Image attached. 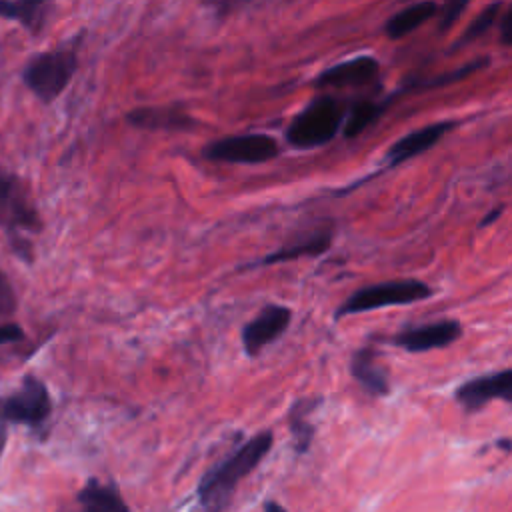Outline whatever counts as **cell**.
<instances>
[{
  "mask_svg": "<svg viewBox=\"0 0 512 512\" xmlns=\"http://www.w3.org/2000/svg\"><path fill=\"white\" fill-rule=\"evenodd\" d=\"M272 440V432H260L252 436L248 442H244L226 460L208 470L198 484V498L202 506L212 512H220L226 506L238 482L246 478L270 452Z\"/></svg>",
  "mask_w": 512,
  "mask_h": 512,
  "instance_id": "cell-1",
  "label": "cell"
},
{
  "mask_svg": "<svg viewBox=\"0 0 512 512\" xmlns=\"http://www.w3.org/2000/svg\"><path fill=\"white\" fill-rule=\"evenodd\" d=\"M0 228L6 232L12 250L30 262L32 246L24 234H38L44 222L22 180L4 166H0Z\"/></svg>",
  "mask_w": 512,
  "mask_h": 512,
  "instance_id": "cell-2",
  "label": "cell"
},
{
  "mask_svg": "<svg viewBox=\"0 0 512 512\" xmlns=\"http://www.w3.org/2000/svg\"><path fill=\"white\" fill-rule=\"evenodd\" d=\"M78 70V46H58L56 50L34 54L24 70V86L44 104H52L70 84Z\"/></svg>",
  "mask_w": 512,
  "mask_h": 512,
  "instance_id": "cell-3",
  "label": "cell"
},
{
  "mask_svg": "<svg viewBox=\"0 0 512 512\" xmlns=\"http://www.w3.org/2000/svg\"><path fill=\"white\" fill-rule=\"evenodd\" d=\"M344 124V108L328 94L314 98L286 128V140L300 150L330 142Z\"/></svg>",
  "mask_w": 512,
  "mask_h": 512,
  "instance_id": "cell-4",
  "label": "cell"
},
{
  "mask_svg": "<svg viewBox=\"0 0 512 512\" xmlns=\"http://www.w3.org/2000/svg\"><path fill=\"white\" fill-rule=\"evenodd\" d=\"M432 296V288L414 278L404 280H386L378 284H370L352 292L336 310V318L362 314L370 310H380L386 306H404Z\"/></svg>",
  "mask_w": 512,
  "mask_h": 512,
  "instance_id": "cell-5",
  "label": "cell"
},
{
  "mask_svg": "<svg viewBox=\"0 0 512 512\" xmlns=\"http://www.w3.org/2000/svg\"><path fill=\"white\" fill-rule=\"evenodd\" d=\"M50 414V392L34 374H26L14 392L0 396V426L22 424L28 428H42Z\"/></svg>",
  "mask_w": 512,
  "mask_h": 512,
  "instance_id": "cell-6",
  "label": "cell"
},
{
  "mask_svg": "<svg viewBox=\"0 0 512 512\" xmlns=\"http://www.w3.org/2000/svg\"><path fill=\"white\" fill-rule=\"evenodd\" d=\"M202 154L212 162L262 164L278 154V142L268 134H234L210 142Z\"/></svg>",
  "mask_w": 512,
  "mask_h": 512,
  "instance_id": "cell-7",
  "label": "cell"
},
{
  "mask_svg": "<svg viewBox=\"0 0 512 512\" xmlns=\"http://www.w3.org/2000/svg\"><path fill=\"white\" fill-rule=\"evenodd\" d=\"M292 312L282 304L264 306L244 328L242 346L248 356H258L262 348L276 342L290 326Z\"/></svg>",
  "mask_w": 512,
  "mask_h": 512,
  "instance_id": "cell-8",
  "label": "cell"
},
{
  "mask_svg": "<svg viewBox=\"0 0 512 512\" xmlns=\"http://www.w3.org/2000/svg\"><path fill=\"white\" fill-rule=\"evenodd\" d=\"M496 398L512 402V368L472 378L456 390V400L468 410H476Z\"/></svg>",
  "mask_w": 512,
  "mask_h": 512,
  "instance_id": "cell-9",
  "label": "cell"
},
{
  "mask_svg": "<svg viewBox=\"0 0 512 512\" xmlns=\"http://www.w3.org/2000/svg\"><path fill=\"white\" fill-rule=\"evenodd\" d=\"M460 334L462 326L458 320H438L400 332L394 338V344L408 352H426L452 344L454 340L460 338Z\"/></svg>",
  "mask_w": 512,
  "mask_h": 512,
  "instance_id": "cell-10",
  "label": "cell"
},
{
  "mask_svg": "<svg viewBox=\"0 0 512 512\" xmlns=\"http://www.w3.org/2000/svg\"><path fill=\"white\" fill-rule=\"evenodd\" d=\"M378 60L372 56H356L344 62H338L324 70L316 78L318 88H352L370 82L378 74Z\"/></svg>",
  "mask_w": 512,
  "mask_h": 512,
  "instance_id": "cell-11",
  "label": "cell"
},
{
  "mask_svg": "<svg viewBox=\"0 0 512 512\" xmlns=\"http://www.w3.org/2000/svg\"><path fill=\"white\" fill-rule=\"evenodd\" d=\"M454 128V122H434V124H428V126H422L402 138H398L388 150H386V156L384 160L390 164V166H396L400 162H406L426 150H430L448 130Z\"/></svg>",
  "mask_w": 512,
  "mask_h": 512,
  "instance_id": "cell-12",
  "label": "cell"
},
{
  "mask_svg": "<svg viewBox=\"0 0 512 512\" xmlns=\"http://www.w3.org/2000/svg\"><path fill=\"white\" fill-rule=\"evenodd\" d=\"M76 512H130L120 490L112 482L90 478L76 494Z\"/></svg>",
  "mask_w": 512,
  "mask_h": 512,
  "instance_id": "cell-13",
  "label": "cell"
},
{
  "mask_svg": "<svg viewBox=\"0 0 512 512\" xmlns=\"http://www.w3.org/2000/svg\"><path fill=\"white\" fill-rule=\"evenodd\" d=\"M126 120L132 126L146 130H190L196 124L194 118H190L188 114L166 106L134 108L126 114Z\"/></svg>",
  "mask_w": 512,
  "mask_h": 512,
  "instance_id": "cell-14",
  "label": "cell"
},
{
  "mask_svg": "<svg viewBox=\"0 0 512 512\" xmlns=\"http://www.w3.org/2000/svg\"><path fill=\"white\" fill-rule=\"evenodd\" d=\"M54 6L50 2H34V0H0V18L14 20L30 34H40L48 22L50 10Z\"/></svg>",
  "mask_w": 512,
  "mask_h": 512,
  "instance_id": "cell-15",
  "label": "cell"
},
{
  "mask_svg": "<svg viewBox=\"0 0 512 512\" xmlns=\"http://www.w3.org/2000/svg\"><path fill=\"white\" fill-rule=\"evenodd\" d=\"M350 372L356 378V382L374 396H384L390 392L388 376L386 372L376 364V356L370 348L356 350L350 362Z\"/></svg>",
  "mask_w": 512,
  "mask_h": 512,
  "instance_id": "cell-16",
  "label": "cell"
},
{
  "mask_svg": "<svg viewBox=\"0 0 512 512\" xmlns=\"http://www.w3.org/2000/svg\"><path fill=\"white\" fill-rule=\"evenodd\" d=\"M438 4L434 2H416L402 10H398L394 16H390L384 24V32L388 38L398 40L414 32L418 26L428 22L432 16H436Z\"/></svg>",
  "mask_w": 512,
  "mask_h": 512,
  "instance_id": "cell-17",
  "label": "cell"
},
{
  "mask_svg": "<svg viewBox=\"0 0 512 512\" xmlns=\"http://www.w3.org/2000/svg\"><path fill=\"white\" fill-rule=\"evenodd\" d=\"M330 242H332V234L330 230H320V232H314L310 234L308 238H302L294 244H288L264 258H260L256 264L260 266H270V264H280V262H288V260H296V258H302V256H318L322 252H326L330 248ZM252 264V266H256Z\"/></svg>",
  "mask_w": 512,
  "mask_h": 512,
  "instance_id": "cell-18",
  "label": "cell"
},
{
  "mask_svg": "<svg viewBox=\"0 0 512 512\" xmlns=\"http://www.w3.org/2000/svg\"><path fill=\"white\" fill-rule=\"evenodd\" d=\"M382 112H384V106L378 104V102H372V100L356 102L350 108V112H348V116H346V120L342 124L344 136L346 138H354V136L362 134L370 124H374L382 116Z\"/></svg>",
  "mask_w": 512,
  "mask_h": 512,
  "instance_id": "cell-19",
  "label": "cell"
},
{
  "mask_svg": "<svg viewBox=\"0 0 512 512\" xmlns=\"http://www.w3.org/2000/svg\"><path fill=\"white\" fill-rule=\"evenodd\" d=\"M502 4L500 2H494V4H488L482 8V12L466 26V30L462 32V36L454 42V48H460L464 44H470L474 40H478L484 32H488V28L494 24L498 12H500Z\"/></svg>",
  "mask_w": 512,
  "mask_h": 512,
  "instance_id": "cell-20",
  "label": "cell"
},
{
  "mask_svg": "<svg viewBox=\"0 0 512 512\" xmlns=\"http://www.w3.org/2000/svg\"><path fill=\"white\" fill-rule=\"evenodd\" d=\"M486 64H488V58H480V60L468 62V64H464L462 68H456V70H452V72H448V74L436 76V78H432V80H428V82H418V84H414L412 88H438V86H446V84H452V82H458V80L466 78L468 74H472V72L484 68Z\"/></svg>",
  "mask_w": 512,
  "mask_h": 512,
  "instance_id": "cell-21",
  "label": "cell"
},
{
  "mask_svg": "<svg viewBox=\"0 0 512 512\" xmlns=\"http://www.w3.org/2000/svg\"><path fill=\"white\" fill-rule=\"evenodd\" d=\"M18 300L14 294V288L8 280V276L4 274V270L0 268V322H4L2 318H10L16 312Z\"/></svg>",
  "mask_w": 512,
  "mask_h": 512,
  "instance_id": "cell-22",
  "label": "cell"
},
{
  "mask_svg": "<svg viewBox=\"0 0 512 512\" xmlns=\"http://www.w3.org/2000/svg\"><path fill=\"white\" fill-rule=\"evenodd\" d=\"M468 8V2H448L440 8V20H438V30L446 32L448 28L454 26V22L460 18V14Z\"/></svg>",
  "mask_w": 512,
  "mask_h": 512,
  "instance_id": "cell-23",
  "label": "cell"
},
{
  "mask_svg": "<svg viewBox=\"0 0 512 512\" xmlns=\"http://www.w3.org/2000/svg\"><path fill=\"white\" fill-rule=\"evenodd\" d=\"M24 338H26V334L18 322H10V320L0 322V346L20 342Z\"/></svg>",
  "mask_w": 512,
  "mask_h": 512,
  "instance_id": "cell-24",
  "label": "cell"
},
{
  "mask_svg": "<svg viewBox=\"0 0 512 512\" xmlns=\"http://www.w3.org/2000/svg\"><path fill=\"white\" fill-rule=\"evenodd\" d=\"M500 42L504 46H512V4L506 8L500 22Z\"/></svg>",
  "mask_w": 512,
  "mask_h": 512,
  "instance_id": "cell-25",
  "label": "cell"
},
{
  "mask_svg": "<svg viewBox=\"0 0 512 512\" xmlns=\"http://www.w3.org/2000/svg\"><path fill=\"white\" fill-rule=\"evenodd\" d=\"M500 214H502V208H500V206H498V208H494L490 214H486V216L480 220V228H484V226H488L490 222H494Z\"/></svg>",
  "mask_w": 512,
  "mask_h": 512,
  "instance_id": "cell-26",
  "label": "cell"
},
{
  "mask_svg": "<svg viewBox=\"0 0 512 512\" xmlns=\"http://www.w3.org/2000/svg\"><path fill=\"white\" fill-rule=\"evenodd\" d=\"M264 512H286L280 504H276V502H268L266 506H264Z\"/></svg>",
  "mask_w": 512,
  "mask_h": 512,
  "instance_id": "cell-27",
  "label": "cell"
}]
</instances>
